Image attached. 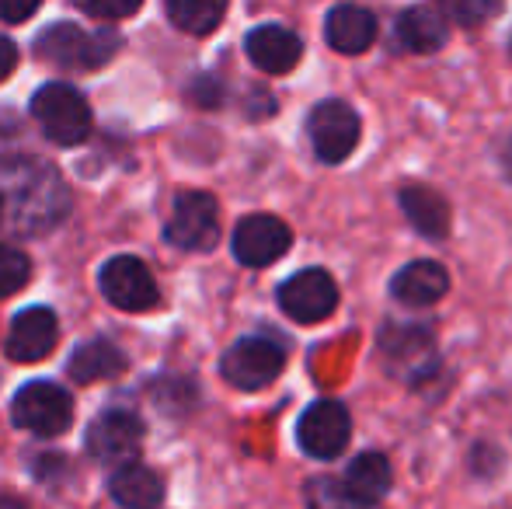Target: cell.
Wrapping results in <instances>:
<instances>
[{"mask_svg":"<svg viewBox=\"0 0 512 509\" xmlns=\"http://www.w3.org/2000/svg\"><path fill=\"white\" fill-rule=\"evenodd\" d=\"M70 213V189L53 164L28 154L0 157V234L39 238Z\"/></svg>","mask_w":512,"mask_h":509,"instance_id":"obj_1","label":"cell"},{"mask_svg":"<svg viewBox=\"0 0 512 509\" xmlns=\"http://www.w3.org/2000/svg\"><path fill=\"white\" fill-rule=\"evenodd\" d=\"M115 49H119V35L88 32L74 21H56L35 39V53L63 70H95L112 60Z\"/></svg>","mask_w":512,"mask_h":509,"instance_id":"obj_2","label":"cell"},{"mask_svg":"<svg viewBox=\"0 0 512 509\" xmlns=\"http://www.w3.org/2000/svg\"><path fill=\"white\" fill-rule=\"evenodd\" d=\"M32 116L60 147H77L91 133V105L74 84H42L32 98Z\"/></svg>","mask_w":512,"mask_h":509,"instance_id":"obj_3","label":"cell"},{"mask_svg":"<svg viewBox=\"0 0 512 509\" xmlns=\"http://www.w3.org/2000/svg\"><path fill=\"white\" fill-rule=\"evenodd\" d=\"M11 415L14 426L35 436H60L74 422V398H70V391L49 381H32L14 394Z\"/></svg>","mask_w":512,"mask_h":509,"instance_id":"obj_4","label":"cell"},{"mask_svg":"<svg viewBox=\"0 0 512 509\" xmlns=\"http://www.w3.org/2000/svg\"><path fill=\"white\" fill-rule=\"evenodd\" d=\"M168 245L182 252H209L220 241V206L209 192H182L164 227Z\"/></svg>","mask_w":512,"mask_h":509,"instance_id":"obj_5","label":"cell"},{"mask_svg":"<svg viewBox=\"0 0 512 509\" xmlns=\"http://www.w3.org/2000/svg\"><path fill=\"white\" fill-rule=\"evenodd\" d=\"M286 353L279 342L265 339V335H248V339L234 342L223 356V377L237 387V391H258V387L272 384L283 374Z\"/></svg>","mask_w":512,"mask_h":509,"instance_id":"obj_6","label":"cell"},{"mask_svg":"<svg viewBox=\"0 0 512 509\" xmlns=\"http://www.w3.org/2000/svg\"><path fill=\"white\" fill-rule=\"evenodd\" d=\"M307 136L314 143V154L324 164H342L359 143L356 109L349 102H338V98L314 105L307 116Z\"/></svg>","mask_w":512,"mask_h":509,"instance_id":"obj_7","label":"cell"},{"mask_svg":"<svg viewBox=\"0 0 512 509\" xmlns=\"http://www.w3.org/2000/svg\"><path fill=\"white\" fill-rule=\"evenodd\" d=\"M352 440V419L349 408L342 401H314L297 422V443L304 454L317 457V461H331L338 457Z\"/></svg>","mask_w":512,"mask_h":509,"instance_id":"obj_8","label":"cell"},{"mask_svg":"<svg viewBox=\"0 0 512 509\" xmlns=\"http://www.w3.org/2000/svg\"><path fill=\"white\" fill-rule=\"evenodd\" d=\"M143 443V419L126 408H108L88 426V454L108 464H133Z\"/></svg>","mask_w":512,"mask_h":509,"instance_id":"obj_9","label":"cell"},{"mask_svg":"<svg viewBox=\"0 0 512 509\" xmlns=\"http://www.w3.org/2000/svg\"><path fill=\"white\" fill-rule=\"evenodd\" d=\"M293 245V231L272 213H251L237 224L234 231V255L241 265L251 269H265V265L279 262Z\"/></svg>","mask_w":512,"mask_h":509,"instance_id":"obj_10","label":"cell"},{"mask_svg":"<svg viewBox=\"0 0 512 509\" xmlns=\"http://www.w3.org/2000/svg\"><path fill=\"white\" fill-rule=\"evenodd\" d=\"M279 307L300 325H314L338 307V286L324 269H304L279 286Z\"/></svg>","mask_w":512,"mask_h":509,"instance_id":"obj_11","label":"cell"},{"mask_svg":"<svg viewBox=\"0 0 512 509\" xmlns=\"http://www.w3.org/2000/svg\"><path fill=\"white\" fill-rule=\"evenodd\" d=\"M102 293L119 311H150L161 300L150 269L133 255H115L102 269Z\"/></svg>","mask_w":512,"mask_h":509,"instance_id":"obj_12","label":"cell"},{"mask_svg":"<svg viewBox=\"0 0 512 509\" xmlns=\"http://www.w3.org/2000/svg\"><path fill=\"white\" fill-rule=\"evenodd\" d=\"M380 353H384V360H387V370L398 374L401 381H418V377H422L425 370H432V363H436L429 328H418V325L384 328V335H380Z\"/></svg>","mask_w":512,"mask_h":509,"instance_id":"obj_13","label":"cell"},{"mask_svg":"<svg viewBox=\"0 0 512 509\" xmlns=\"http://www.w3.org/2000/svg\"><path fill=\"white\" fill-rule=\"evenodd\" d=\"M56 335H60V321L49 307H28L18 318L11 321V332H7V356L14 363H35L42 356L53 353Z\"/></svg>","mask_w":512,"mask_h":509,"instance_id":"obj_14","label":"cell"},{"mask_svg":"<svg viewBox=\"0 0 512 509\" xmlns=\"http://www.w3.org/2000/svg\"><path fill=\"white\" fill-rule=\"evenodd\" d=\"M244 53H248L251 63H255L258 70H265V74H286V70L297 67L300 56H304V42L286 25H258V28H251L248 39H244Z\"/></svg>","mask_w":512,"mask_h":509,"instance_id":"obj_15","label":"cell"},{"mask_svg":"<svg viewBox=\"0 0 512 509\" xmlns=\"http://www.w3.org/2000/svg\"><path fill=\"white\" fill-rule=\"evenodd\" d=\"M324 39L335 53H345V56H356L363 49L373 46L377 39V14L366 11L359 4H338L328 11L324 18Z\"/></svg>","mask_w":512,"mask_h":509,"instance_id":"obj_16","label":"cell"},{"mask_svg":"<svg viewBox=\"0 0 512 509\" xmlns=\"http://www.w3.org/2000/svg\"><path fill=\"white\" fill-rule=\"evenodd\" d=\"M446 290H450V272L439 262H432V258L408 262L405 269H398V276L391 283V293L408 307L436 304L439 297H446Z\"/></svg>","mask_w":512,"mask_h":509,"instance_id":"obj_17","label":"cell"},{"mask_svg":"<svg viewBox=\"0 0 512 509\" xmlns=\"http://www.w3.org/2000/svg\"><path fill=\"white\" fill-rule=\"evenodd\" d=\"M108 492L122 509H157L164 499V482L157 478V471H150L147 464L133 461L115 468Z\"/></svg>","mask_w":512,"mask_h":509,"instance_id":"obj_18","label":"cell"},{"mask_svg":"<svg viewBox=\"0 0 512 509\" xmlns=\"http://www.w3.org/2000/svg\"><path fill=\"white\" fill-rule=\"evenodd\" d=\"M126 367H129L126 353L108 339H91V342H84V346H77L67 363L70 377H74L77 384L112 381V377L126 374Z\"/></svg>","mask_w":512,"mask_h":509,"instance_id":"obj_19","label":"cell"},{"mask_svg":"<svg viewBox=\"0 0 512 509\" xmlns=\"http://www.w3.org/2000/svg\"><path fill=\"white\" fill-rule=\"evenodd\" d=\"M342 489L349 492L356 503L377 506L380 499L391 492V464L384 454H359L356 461L345 468Z\"/></svg>","mask_w":512,"mask_h":509,"instance_id":"obj_20","label":"cell"},{"mask_svg":"<svg viewBox=\"0 0 512 509\" xmlns=\"http://www.w3.org/2000/svg\"><path fill=\"white\" fill-rule=\"evenodd\" d=\"M394 35L411 53H436L446 42V18L436 7H405L398 14Z\"/></svg>","mask_w":512,"mask_h":509,"instance_id":"obj_21","label":"cell"},{"mask_svg":"<svg viewBox=\"0 0 512 509\" xmlns=\"http://www.w3.org/2000/svg\"><path fill=\"white\" fill-rule=\"evenodd\" d=\"M401 210H405V217L415 224L418 234H425V238H446V227H450V206H446V199L439 196L436 189H425V185H408V189H401Z\"/></svg>","mask_w":512,"mask_h":509,"instance_id":"obj_22","label":"cell"},{"mask_svg":"<svg viewBox=\"0 0 512 509\" xmlns=\"http://www.w3.org/2000/svg\"><path fill=\"white\" fill-rule=\"evenodd\" d=\"M164 11H168V18L175 21L182 32L209 35L223 21L227 7H223L220 0H168Z\"/></svg>","mask_w":512,"mask_h":509,"instance_id":"obj_23","label":"cell"},{"mask_svg":"<svg viewBox=\"0 0 512 509\" xmlns=\"http://www.w3.org/2000/svg\"><path fill=\"white\" fill-rule=\"evenodd\" d=\"M28 276H32V262H28V255L21 252V248L4 245V241H0V297L18 293L21 286L28 283Z\"/></svg>","mask_w":512,"mask_h":509,"instance_id":"obj_24","label":"cell"},{"mask_svg":"<svg viewBox=\"0 0 512 509\" xmlns=\"http://www.w3.org/2000/svg\"><path fill=\"white\" fill-rule=\"evenodd\" d=\"M307 506L310 509H377V506H363L342 489V482H328V478H317L307 485Z\"/></svg>","mask_w":512,"mask_h":509,"instance_id":"obj_25","label":"cell"},{"mask_svg":"<svg viewBox=\"0 0 512 509\" xmlns=\"http://www.w3.org/2000/svg\"><path fill=\"white\" fill-rule=\"evenodd\" d=\"M81 11L88 14V18L115 21V18H129V14L140 11V0H84Z\"/></svg>","mask_w":512,"mask_h":509,"instance_id":"obj_26","label":"cell"},{"mask_svg":"<svg viewBox=\"0 0 512 509\" xmlns=\"http://www.w3.org/2000/svg\"><path fill=\"white\" fill-rule=\"evenodd\" d=\"M39 11V0H0V18L4 21H28L32 14Z\"/></svg>","mask_w":512,"mask_h":509,"instance_id":"obj_27","label":"cell"},{"mask_svg":"<svg viewBox=\"0 0 512 509\" xmlns=\"http://www.w3.org/2000/svg\"><path fill=\"white\" fill-rule=\"evenodd\" d=\"M450 14L464 21V25H474L478 18H488V14H495V4H457V7H450Z\"/></svg>","mask_w":512,"mask_h":509,"instance_id":"obj_28","label":"cell"},{"mask_svg":"<svg viewBox=\"0 0 512 509\" xmlns=\"http://www.w3.org/2000/svg\"><path fill=\"white\" fill-rule=\"evenodd\" d=\"M14 67H18V46H14L7 35H0V81L11 77Z\"/></svg>","mask_w":512,"mask_h":509,"instance_id":"obj_29","label":"cell"},{"mask_svg":"<svg viewBox=\"0 0 512 509\" xmlns=\"http://www.w3.org/2000/svg\"><path fill=\"white\" fill-rule=\"evenodd\" d=\"M0 509H21L18 499H11V496H0Z\"/></svg>","mask_w":512,"mask_h":509,"instance_id":"obj_30","label":"cell"},{"mask_svg":"<svg viewBox=\"0 0 512 509\" xmlns=\"http://www.w3.org/2000/svg\"><path fill=\"white\" fill-rule=\"evenodd\" d=\"M509 49H512V42H509Z\"/></svg>","mask_w":512,"mask_h":509,"instance_id":"obj_31","label":"cell"}]
</instances>
